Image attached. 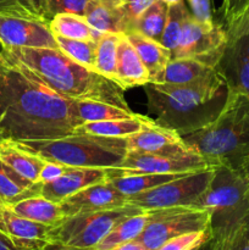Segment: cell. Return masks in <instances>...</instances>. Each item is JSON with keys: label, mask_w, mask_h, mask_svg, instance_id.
<instances>
[{"label": "cell", "mask_w": 249, "mask_h": 250, "mask_svg": "<svg viewBox=\"0 0 249 250\" xmlns=\"http://www.w3.org/2000/svg\"><path fill=\"white\" fill-rule=\"evenodd\" d=\"M16 142L42 160L54 161L68 167H120L127 154L126 138H107L85 133Z\"/></svg>", "instance_id": "5b68a950"}, {"label": "cell", "mask_w": 249, "mask_h": 250, "mask_svg": "<svg viewBox=\"0 0 249 250\" xmlns=\"http://www.w3.org/2000/svg\"><path fill=\"white\" fill-rule=\"evenodd\" d=\"M76 110L82 124L85 122L107 121V120L129 119L136 116L131 109L116 106L103 102L94 100H75Z\"/></svg>", "instance_id": "f1b7e54d"}, {"label": "cell", "mask_w": 249, "mask_h": 250, "mask_svg": "<svg viewBox=\"0 0 249 250\" xmlns=\"http://www.w3.org/2000/svg\"><path fill=\"white\" fill-rule=\"evenodd\" d=\"M150 220V211L143 210L142 212L127 217L111 229L109 234L92 250H109L126 242L134 241L143 232Z\"/></svg>", "instance_id": "83f0119b"}, {"label": "cell", "mask_w": 249, "mask_h": 250, "mask_svg": "<svg viewBox=\"0 0 249 250\" xmlns=\"http://www.w3.org/2000/svg\"><path fill=\"white\" fill-rule=\"evenodd\" d=\"M121 33H103L97 42L94 70L117 83V48Z\"/></svg>", "instance_id": "4dcf8cb0"}, {"label": "cell", "mask_w": 249, "mask_h": 250, "mask_svg": "<svg viewBox=\"0 0 249 250\" xmlns=\"http://www.w3.org/2000/svg\"><path fill=\"white\" fill-rule=\"evenodd\" d=\"M109 180L107 168L99 167H67L61 177L50 183H41V195L60 204L70 195Z\"/></svg>", "instance_id": "e0dca14e"}, {"label": "cell", "mask_w": 249, "mask_h": 250, "mask_svg": "<svg viewBox=\"0 0 249 250\" xmlns=\"http://www.w3.org/2000/svg\"><path fill=\"white\" fill-rule=\"evenodd\" d=\"M49 28L54 36L65 37L78 41L98 42L103 36L102 32L93 28L84 16L73 14H58L51 19Z\"/></svg>", "instance_id": "484cf974"}, {"label": "cell", "mask_w": 249, "mask_h": 250, "mask_svg": "<svg viewBox=\"0 0 249 250\" xmlns=\"http://www.w3.org/2000/svg\"><path fill=\"white\" fill-rule=\"evenodd\" d=\"M215 70L227 92L249 98V34L227 41Z\"/></svg>", "instance_id": "4fadbf2b"}, {"label": "cell", "mask_w": 249, "mask_h": 250, "mask_svg": "<svg viewBox=\"0 0 249 250\" xmlns=\"http://www.w3.org/2000/svg\"><path fill=\"white\" fill-rule=\"evenodd\" d=\"M185 175L188 173H136V175L116 176L109 178L107 181L122 194L131 197L153 189Z\"/></svg>", "instance_id": "d4e9b609"}, {"label": "cell", "mask_w": 249, "mask_h": 250, "mask_svg": "<svg viewBox=\"0 0 249 250\" xmlns=\"http://www.w3.org/2000/svg\"><path fill=\"white\" fill-rule=\"evenodd\" d=\"M1 139H4V137H2V134L0 133V141H1Z\"/></svg>", "instance_id": "681fc988"}, {"label": "cell", "mask_w": 249, "mask_h": 250, "mask_svg": "<svg viewBox=\"0 0 249 250\" xmlns=\"http://www.w3.org/2000/svg\"><path fill=\"white\" fill-rule=\"evenodd\" d=\"M211 181L195 202L210 216L211 238L225 236L249 219V190L238 170L215 166Z\"/></svg>", "instance_id": "8992f818"}, {"label": "cell", "mask_w": 249, "mask_h": 250, "mask_svg": "<svg viewBox=\"0 0 249 250\" xmlns=\"http://www.w3.org/2000/svg\"><path fill=\"white\" fill-rule=\"evenodd\" d=\"M0 160L16 171L22 177L37 183L39 172L45 161L22 148L16 141L4 138L0 141Z\"/></svg>", "instance_id": "7402d4cb"}, {"label": "cell", "mask_w": 249, "mask_h": 250, "mask_svg": "<svg viewBox=\"0 0 249 250\" xmlns=\"http://www.w3.org/2000/svg\"><path fill=\"white\" fill-rule=\"evenodd\" d=\"M0 45L5 48H58L48 24L0 12Z\"/></svg>", "instance_id": "7c38bea8"}, {"label": "cell", "mask_w": 249, "mask_h": 250, "mask_svg": "<svg viewBox=\"0 0 249 250\" xmlns=\"http://www.w3.org/2000/svg\"><path fill=\"white\" fill-rule=\"evenodd\" d=\"M0 250H20L15 247V244L5 236L2 232H0Z\"/></svg>", "instance_id": "ee69618b"}, {"label": "cell", "mask_w": 249, "mask_h": 250, "mask_svg": "<svg viewBox=\"0 0 249 250\" xmlns=\"http://www.w3.org/2000/svg\"><path fill=\"white\" fill-rule=\"evenodd\" d=\"M67 167L68 166L62 165V164L54 163V161H45L41 172H39L38 183L44 185V183L54 182V181L58 180L59 177L63 175Z\"/></svg>", "instance_id": "60d3db41"}, {"label": "cell", "mask_w": 249, "mask_h": 250, "mask_svg": "<svg viewBox=\"0 0 249 250\" xmlns=\"http://www.w3.org/2000/svg\"><path fill=\"white\" fill-rule=\"evenodd\" d=\"M42 250H76V249L68 248V247L61 246V244H58V243H53V242H48V243L45 244V247H44Z\"/></svg>", "instance_id": "bcb514c9"}, {"label": "cell", "mask_w": 249, "mask_h": 250, "mask_svg": "<svg viewBox=\"0 0 249 250\" xmlns=\"http://www.w3.org/2000/svg\"><path fill=\"white\" fill-rule=\"evenodd\" d=\"M143 87L150 119L182 137L214 121L227 97L221 77L198 85L149 82Z\"/></svg>", "instance_id": "3957f363"}, {"label": "cell", "mask_w": 249, "mask_h": 250, "mask_svg": "<svg viewBox=\"0 0 249 250\" xmlns=\"http://www.w3.org/2000/svg\"><path fill=\"white\" fill-rule=\"evenodd\" d=\"M55 39L58 43V48L63 51L66 55L70 56L81 65L85 66L90 70H94L97 42L68 39L60 36H55Z\"/></svg>", "instance_id": "836d02e7"}, {"label": "cell", "mask_w": 249, "mask_h": 250, "mask_svg": "<svg viewBox=\"0 0 249 250\" xmlns=\"http://www.w3.org/2000/svg\"><path fill=\"white\" fill-rule=\"evenodd\" d=\"M210 166L195 153L181 155L127 151L120 167L107 168L109 178L136 173H190L207 170Z\"/></svg>", "instance_id": "8fae6325"}, {"label": "cell", "mask_w": 249, "mask_h": 250, "mask_svg": "<svg viewBox=\"0 0 249 250\" xmlns=\"http://www.w3.org/2000/svg\"><path fill=\"white\" fill-rule=\"evenodd\" d=\"M50 227L24 219L5 205H0V232L20 250L43 249L49 242Z\"/></svg>", "instance_id": "2e32d148"}, {"label": "cell", "mask_w": 249, "mask_h": 250, "mask_svg": "<svg viewBox=\"0 0 249 250\" xmlns=\"http://www.w3.org/2000/svg\"><path fill=\"white\" fill-rule=\"evenodd\" d=\"M238 171L242 173L244 180H246L247 186H248V190H249V156L243 161V164H242L241 167L238 168Z\"/></svg>", "instance_id": "f6af8a7d"}, {"label": "cell", "mask_w": 249, "mask_h": 250, "mask_svg": "<svg viewBox=\"0 0 249 250\" xmlns=\"http://www.w3.org/2000/svg\"><path fill=\"white\" fill-rule=\"evenodd\" d=\"M228 39L238 38V37L249 34V6L244 10L243 14L229 26L225 27Z\"/></svg>", "instance_id": "b9f144b4"}, {"label": "cell", "mask_w": 249, "mask_h": 250, "mask_svg": "<svg viewBox=\"0 0 249 250\" xmlns=\"http://www.w3.org/2000/svg\"><path fill=\"white\" fill-rule=\"evenodd\" d=\"M41 195V183H33L0 160V200L11 204L28 197Z\"/></svg>", "instance_id": "cb8c5ba5"}, {"label": "cell", "mask_w": 249, "mask_h": 250, "mask_svg": "<svg viewBox=\"0 0 249 250\" xmlns=\"http://www.w3.org/2000/svg\"><path fill=\"white\" fill-rule=\"evenodd\" d=\"M200 250H203V247H202V249H200ZM204 250H209V242H208V243L204 246Z\"/></svg>", "instance_id": "c3c4849f"}, {"label": "cell", "mask_w": 249, "mask_h": 250, "mask_svg": "<svg viewBox=\"0 0 249 250\" xmlns=\"http://www.w3.org/2000/svg\"><path fill=\"white\" fill-rule=\"evenodd\" d=\"M0 205H2V203H1V200H0Z\"/></svg>", "instance_id": "816d5d0a"}, {"label": "cell", "mask_w": 249, "mask_h": 250, "mask_svg": "<svg viewBox=\"0 0 249 250\" xmlns=\"http://www.w3.org/2000/svg\"><path fill=\"white\" fill-rule=\"evenodd\" d=\"M109 250H146V249L144 248V247L142 246L137 239H134V241L126 242V243L120 244V246L115 247V248L109 249Z\"/></svg>", "instance_id": "7bdbcfd3"}, {"label": "cell", "mask_w": 249, "mask_h": 250, "mask_svg": "<svg viewBox=\"0 0 249 250\" xmlns=\"http://www.w3.org/2000/svg\"><path fill=\"white\" fill-rule=\"evenodd\" d=\"M122 0H88L84 19L102 33H124L126 12Z\"/></svg>", "instance_id": "d6986e66"}, {"label": "cell", "mask_w": 249, "mask_h": 250, "mask_svg": "<svg viewBox=\"0 0 249 250\" xmlns=\"http://www.w3.org/2000/svg\"><path fill=\"white\" fill-rule=\"evenodd\" d=\"M88 0H48V7L51 16L58 14H73L84 16Z\"/></svg>", "instance_id": "8d00e7d4"}, {"label": "cell", "mask_w": 249, "mask_h": 250, "mask_svg": "<svg viewBox=\"0 0 249 250\" xmlns=\"http://www.w3.org/2000/svg\"><path fill=\"white\" fill-rule=\"evenodd\" d=\"M212 173V167L188 173L144 193L127 197V200L129 205H134L142 210L194 207L198 198L209 186Z\"/></svg>", "instance_id": "9c48e42d"}, {"label": "cell", "mask_w": 249, "mask_h": 250, "mask_svg": "<svg viewBox=\"0 0 249 250\" xmlns=\"http://www.w3.org/2000/svg\"><path fill=\"white\" fill-rule=\"evenodd\" d=\"M211 239L210 229L199 232H190L175 237L170 241L165 242L156 250H194L207 244Z\"/></svg>", "instance_id": "d590c367"}, {"label": "cell", "mask_w": 249, "mask_h": 250, "mask_svg": "<svg viewBox=\"0 0 249 250\" xmlns=\"http://www.w3.org/2000/svg\"><path fill=\"white\" fill-rule=\"evenodd\" d=\"M249 6V0H222V17L225 27L236 21Z\"/></svg>", "instance_id": "f35d334b"}, {"label": "cell", "mask_w": 249, "mask_h": 250, "mask_svg": "<svg viewBox=\"0 0 249 250\" xmlns=\"http://www.w3.org/2000/svg\"><path fill=\"white\" fill-rule=\"evenodd\" d=\"M149 211L150 220L137 238L146 250H156L182 234L210 229L209 212L199 208L177 207Z\"/></svg>", "instance_id": "ba28073f"}, {"label": "cell", "mask_w": 249, "mask_h": 250, "mask_svg": "<svg viewBox=\"0 0 249 250\" xmlns=\"http://www.w3.org/2000/svg\"><path fill=\"white\" fill-rule=\"evenodd\" d=\"M117 84L124 90L149 83V75L126 34L121 33L117 48Z\"/></svg>", "instance_id": "44dd1931"}, {"label": "cell", "mask_w": 249, "mask_h": 250, "mask_svg": "<svg viewBox=\"0 0 249 250\" xmlns=\"http://www.w3.org/2000/svg\"><path fill=\"white\" fill-rule=\"evenodd\" d=\"M190 14L197 21L203 23H212L211 0H187Z\"/></svg>", "instance_id": "ab89813d"}, {"label": "cell", "mask_w": 249, "mask_h": 250, "mask_svg": "<svg viewBox=\"0 0 249 250\" xmlns=\"http://www.w3.org/2000/svg\"><path fill=\"white\" fill-rule=\"evenodd\" d=\"M209 250H249V219L229 233L210 239Z\"/></svg>", "instance_id": "e575fe53"}, {"label": "cell", "mask_w": 249, "mask_h": 250, "mask_svg": "<svg viewBox=\"0 0 249 250\" xmlns=\"http://www.w3.org/2000/svg\"><path fill=\"white\" fill-rule=\"evenodd\" d=\"M122 1H126V0H122Z\"/></svg>", "instance_id": "f5cc1de1"}, {"label": "cell", "mask_w": 249, "mask_h": 250, "mask_svg": "<svg viewBox=\"0 0 249 250\" xmlns=\"http://www.w3.org/2000/svg\"><path fill=\"white\" fill-rule=\"evenodd\" d=\"M124 205H128L127 197L117 190L109 181L89 186L60 203L65 217L85 212L117 209Z\"/></svg>", "instance_id": "9a60e30c"}, {"label": "cell", "mask_w": 249, "mask_h": 250, "mask_svg": "<svg viewBox=\"0 0 249 250\" xmlns=\"http://www.w3.org/2000/svg\"><path fill=\"white\" fill-rule=\"evenodd\" d=\"M167 10L168 5L166 2L163 0H155L134 22L131 32H137L148 38L160 42L165 29Z\"/></svg>", "instance_id": "f546056e"}, {"label": "cell", "mask_w": 249, "mask_h": 250, "mask_svg": "<svg viewBox=\"0 0 249 250\" xmlns=\"http://www.w3.org/2000/svg\"><path fill=\"white\" fill-rule=\"evenodd\" d=\"M182 138L187 148L202 156L210 167L238 170L249 156V98L227 92L216 119Z\"/></svg>", "instance_id": "277c9868"}, {"label": "cell", "mask_w": 249, "mask_h": 250, "mask_svg": "<svg viewBox=\"0 0 249 250\" xmlns=\"http://www.w3.org/2000/svg\"><path fill=\"white\" fill-rule=\"evenodd\" d=\"M141 131L126 138L127 151L166 154V155L193 153L187 148L180 133L173 129L160 126L149 116L141 115Z\"/></svg>", "instance_id": "5bb4252c"}, {"label": "cell", "mask_w": 249, "mask_h": 250, "mask_svg": "<svg viewBox=\"0 0 249 250\" xmlns=\"http://www.w3.org/2000/svg\"><path fill=\"white\" fill-rule=\"evenodd\" d=\"M215 67L192 58L171 59L164 83L173 85H198L219 78Z\"/></svg>", "instance_id": "ffe728a7"}, {"label": "cell", "mask_w": 249, "mask_h": 250, "mask_svg": "<svg viewBox=\"0 0 249 250\" xmlns=\"http://www.w3.org/2000/svg\"><path fill=\"white\" fill-rule=\"evenodd\" d=\"M164 2H166L167 5H171V4H176V2L181 1V0H163Z\"/></svg>", "instance_id": "7dc6e473"}, {"label": "cell", "mask_w": 249, "mask_h": 250, "mask_svg": "<svg viewBox=\"0 0 249 250\" xmlns=\"http://www.w3.org/2000/svg\"><path fill=\"white\" fill-rule=\"evenodd\" d=\"M228 37L225 27L219 23H203L192 14L183 24L172 59L192 58L215 67L226 46Z\"/></svg>", "instance_id": "30bf717a"}, {"label": "cell", "mask_w": 249, "mask_h": 250, "mask_svg": "<svg viewBox=\"0 0 249 250\" xmlns=\"http://www.w3.org/2000/svg\"><path fill=\"white\" fill-rule=\"evenodd\" d=\"M141 129V115L137 114L136 116L129 119L85 122L75 129V133L93 134V136L107 137V138H128L132 134L138 133Z\"/></svg>", "instance_id": "4316f807"}, {"label": "cell", "mask_w": 249, "mask_h": 250, "mask_svg": "<svg viewBox=\"0 0 249 250\" xmlns=\"http://www.w3.org/2000/svg\"><path fill=\"white\" fill-rule=\"evenodd\" d=\"M5 207H7L15 214L20 215L24 219L46 225V226H54L62 219H65L60 204L50 199H46L43 195L24 198V199L11 203Z\"/></svg>", "instance_id": "603a6c76"}, {"label": "cell", "mask_w": 249, "mask_h": 250, "mask_svg": "<svg viewBox=\"0 0 249 250\" xmlns=\"http://www.w3.org/2000/svg\"><path fill=\"white\" fill-rule=\"evenodd\" d=\"M0 54H1V50H0Z\"/></svg>", "instance_id": "db71d44e"}, {"label": "cell", "mask_w": 249, "mask_h": 250, "mask_svg": "<svg viewBox=\"0 0 249 250\" xmlns=\"http://www.w3.org/2000/svg\"><path fill=\"white\" fill-rule=\"evenodd\" d=\"M126 37L136 49L144 67L148 71L149 81L151 83H164L166 67L172 59L171 51L160 42L154 41L137 32H128L126 33Z\"/></svg>", "instance_id": "ac0fdd59"}, {"label": "cell", "mask_w": 249, "mask_h": 250, "mask_svg": "<svg viewBox=\"0 0 249 250\" xmlns=\"http://www.w3.org/2000/svg\"><path fill=\"white\" fill-rule=\"evenodd\" d=\"M82 125L75 100L46 87L28 70L0 54V133L12 141L54 139Z\"/></svg>", "instance_id": "6da1fadb"}, {"label": "cell", "mask_w": 249, "mask_h": 250, "mask_svg": "<svg viewBox=\"0 0 249 250\" xmlns=\"http://www.w3.org/2000/svg\"><path fill=\"white\" fill-rule=\"evenodd\" d=\"M200 249H202V247H200V248H198V249H194V250H200Z\"/></svg>", "instance_id": "f907efd6"}, {"label": "cell", "mask_w": 249, "mask_h": 250, "mask_svg": "<svg viewBox=\"0 0 249 250\" xmlns=\"http://www.w3.org/2000/svg\"><path fill=\"white\" fill-rule=\"evenodd\" d=\"M154 1L155 0H126L124 1V12H126V32L124 33L132 31L134 22Z\"/></svg>", "instance_id": "74e56055"}, {"label": "cell", "mask_w": 249, "mask_h": 250, "mask_svg": "<svg viewBox=\"0 0 249 250\" xmlns=\"http://www.w3.org/2000/svg\"><path fill=\"white\" fill-rule=\"evenodd\" d=\"M142 211L139 208L128 204L117 209L67 216L50 227L48 239L76 250H92L116 225Z\"/></svg>", "instance_id": "52a82bcc"}, {"label": "cell", "mask_w": 249, "mask_h": 250, "mask_svg": "<svg viewBox=\"0 0 249 250\" xmlns=\"http://www.w3.org/2000/svg\"><path fill=\"white\" fill-rule=\"evenodd\" d=\"M189 15L190 11L186 6L183 0L176 2V4L168 5L167 19H166L165 29H164L163 36H161L160 43L164 46H166L171 53L177 45L183 24H185L186 20L189 17Z\"/></svg>", "instance_id": "d6a6232c"}, {"label": "cell", "mask_w": 249, "mask_h": 250, "mask_svg": "<svg viewBox=\"0 0 249 250\" xmlns=\"http://www.w3.org/2000/svg\"><path fill=\"white\" fill-rule=\"evenodd\" d=\"M0 12L33 20L48 26L53 19L48 0H0Z\"/></svg>", "instance_id": "1f68e13d"}, {"label": "cell", "mask_w": 249, "mask_h": 250, "mask_svg": "<svg viewBox=\"0 0 249 250\" xmlns=\"http://www.w3.org/2000/svg\"><path fill=\"white\" fill-rule=\"evenodd\" d=\"M1 51L62 97L129 109L124 90L116 82L81 65L59 48H1Z\"/></svg>", "instance_id": "7a4b0ae2"}]
</instances>
